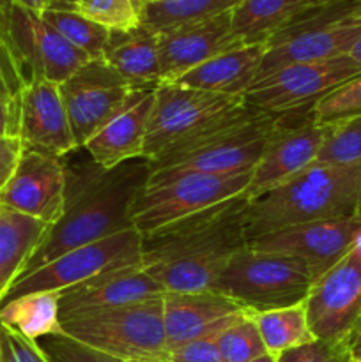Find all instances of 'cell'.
<instances>
[{
    "instance_id": "35",
    "label": "cell",
    "mask_w": 361,
    "mask_h": 362,
    "mask_svg": "<svg viewBox=\"0 0 361 362\" xmlns=\"http://www.w3.org/2000/svg\"><path fill=\"white\" fill-rule=\"evenodd\" d=\"M357 113H361V73L322 98L310 115L314 122L329 124Z\"/></svg>"
},
{
    "instance_id": "4",
    "label": "cell",
    "mask_w": 361,
    "mask_h": 362,
    "mask_svg": "<svg viewBox=\"0 0 361 362\" xmlns=\"http://www.w3.org/2000/svg\"><path fill=\"white\" fill-rule=\"evenodd\" d=\"M278 122V115L244 103L200 136L152 161L147 184L190 173L232 175L251 172Z\"/></svg>"
},
{
    "instance_id": "31",
    "label": "cell",
    "mask_w": 361,
    "mask_h": 362,
    "mask_svg": "<svg viewBox=\"0 0 361 362\" xmlns=\"http://www.w3.org/2000/svg\"><path fill=\"white\" fill-rule=\"evenodd\" d=\"M25 83L27 78L0 34V138H20V110Z\"/></svg>"
},
{
    "instance_id": "38",
    "label": "cell",
    "mask_w": 361,
    "mask_h": 362,
    "mask_svg": "<svg viewBox=\"0 0 361 362\" xmlns=\"http://www.w3.org/2000/svg\"><path fill=\"white\" fill-rule=\"evenodd\" d=\"M0 345L4 362H52L39 343L28 341L6 327H0Z\"/></svg>"
},
{
    "instance_id": "12",
    "label": "cell",
    "mask_w": 361,
    "mask_h": 362,
    "mask_svg": "<svg viewBox=\"0 0 361 362\" xmlns=\"http://www.w3.org/2000/svg\"><path fill=\"white\" fill-rule=\"evenodd\" d=\"M0 34L16 57L25 78L64 83L88 57L66 41L41 14L6 0L0 9Z\"/></svg>"
},
{
    "instance_id": "25",
    "label": "cell",
    "mask_w": 361,
    "mask_h": 362,
    "mask_svg": "<svg viewBox=\"0 0 361 362\" xmlns=\"http://www.w3.org/2000/svg\"><path fill=\"white\" fill-rule=\"evenodd\" d=\"M103 60L133 87H158L161 81L158 32L147 25L127 32H110Z\"/></svg>"
},
{
    "instance_id": "32",
    "label": "cell",
    "mask_w": 361,
    "mask_h": 362,
    "mask_svg": "<svg viewBox=\"0 0 361 362\" xmlns=\"http://www.w3.org/2000/svg\"><path fill=\"white\" fill-rule=\"evenodd\" d=\"M214 339L219 356L225 362H250L268 352L250 311L241 313L236 320L223 327Z\"/></svg>"
},
{
    "instance_id": "41",
    "label": "cell",
    "mask_w": 361,
    "mask_h": 362,
    "mask_svg": "<svg viewBox=\"0 0 361 362\" xmlns=\"http://www.w3.org/2000/svg\"><path fill=\"white\" fill-rule=\"evenodd\" d=\"M347 343H349V350H350V356H353V361L361 362V315L360 318H357L350 336L347 338Z\"/></svg>"
},
{
    "instance_id": "22",
    "label": "cell",
    "mask_w": 361,
    "mask_h": 362,
    "mask_svg": "<svg viewBox=\"0 0 361 362\" xmlns=\"http://www.w3.org/2000/svg\"><path fill=\"white\" fill-rule=\"evenodd\" d=\"M165 296L163 286L142 265L115 269L60 292V317L81 311L127 306Z\"/></svg>"
},
{
    "instance_id": "36",
    "label": "cell",
    "mask_w": 361,
    "mask_h": 362,
    "mask_svg": "<svg viewBox=\"0 0 361 362\" xmlns=\"http://www.w3.org/2000/svg\"><path fill=\"white\" fill-rule=\"evenodd\" d=\"M38 343L52 362H124L108 354L81 345L62 332L55 336H46Z\"/></svg>"
},
{
    "instance_id": "34",
    "label": "cell",
    "mask_w": 361,
    "mask_h": 362,
    "mask_svg": "<svg viewBox=\"0 0 361 362\" xmlns=\"http://www.w3.org/2000/svg\"><path fill=\"white\" fill-rule=\"evenodd\" d=\"M331 124L315 165H356L361 163V113Z\"/></svg>"
},
{
    "instance_id": "9",
    "label": "cell",
    "mask_w": 361,
    "mask_h": 362,
    "mask_svg": "<svg viewBox=\"0 0 361 362\" xmlns=\"http://www.w3.org/2000/svg\"><path fill=\"white\" fill-rule=\"evenodd\" d=\"M244 98L212 94L173 83H159L154 92L144 158L156 161L188 144L244 105Z\"/></svg>"
},
{
    "instance_id": "2",
    "label": "cell",
    "mask_w": 361,
    "mask_h": 362,
    "mask_svg": "<svg viewBox=\"0 0 361 362\" xmlns=\"http://www.w3.org/2000/svg\"><path fill=\"white\" fill-rule=\"evenodd\" d=\"M246 194L144 239L142 267L166 292H205L234 255L248 247Z\"/></svg>"
},
{
    "instance_id": "16",
    "label": "cell",
    "mask_w": 361,
    "mask_h": 362,
    "mask_svg": "<svg viewBox=\"0 0 361 362\" xmlns=\"http://www.w3.org/2000/svg\"><path fill=\"white\" fill-rule=\"evenodd\" d=\"M304 308L315 339L347 341L361 315V258L349 251L315 279Z\"/></svg>"
},
{
    "instance_id": "30",
    "label": "cell",
    "mask_w": 361,
    "mask_h": 362,
    "mask_svg": "<svg viewBox=\"0 0 361 362\" xmlns=\"http://www.w3.org/2000/svg\"><path fill=\"white\" fill-rule=\"evenodd\" d=\"M41 18L55 28L69 45L84 52L88 59H103L110 39V30L78 13L74 7L52 6L42 11Z\"/></svg>"
},
{
    "instance_id": "11",
    "label": "cell",
    "mask_w": 361,
    "mask_h": 362,
    "mask_svg": "<svg viewBox=\"0 0 361 362\" xmlns=\"http://www.w3.org/2000/svg\"><path fill=\"white\" fill-rule=\"evenodd\" d=\"M361 73L349 55L319 62L289 64L258 78L244 95L246 105L271 115H301L322 98Z\"/></svg>"
},
{
    "instance_id": "17",
    "label": "cell",
    "mask_w": 361,
    "mask_h": 362,
    "mask_svg": "<svg viewBox=\"0 0 361 362\" xmlns=\"http://www.w3.org/2000/svg\"><path fill=\"white\" fill-rule=\"evenodd\" d=\"M360 232L361 218L357 216L324 219L264 233L251 239L248 247L303 258L317 279L349 253Z\"/></svg>"
},
{
    "instance_id": "45",
    "label": "cell",
    "mask_w": 361,
    "mask_h": 362,
    "mask_svg": "<svg viewBox=\"0 0 361 362\" xmlns=\"http://www.w3.org/2000/svg\"><path fill=\"white\" fill-rule=\"evenodd\" d=\"M350 251H353L356 257L361 258V232L357 233L356 239H354V244H353V247H350Z\"/></svg>"
},
{
    "instance_id": "19",
    "label": "cell",
    "mask_w": 361,
    "mask_h": 362,
    "mask_svg": "<svg viewBox=\"0 0 361 362\" xmlns=\"http://www.w3.org/2000/svg\"><path fill=\"white\" fill-rule=\"evenodd\" d=\"M21 147L66 158L78 151L60 85L34 78L25 83L20 110Z\"/></svg>"
},
{
    "instance_id": "1",
    "label": "cell",
    "mask_w": 361,
    "mask_h": 362,
    "mask_svg": "<svg viewBox=\"0 0 361 362\" xmlns=\"http://www.w3.org/2000/svg\"><path fill=\"white\" fill-rule=\"evenodd\" d=\"M149 177L151 163L145 158L131 159L110 170L96 165L91 158L81 165H71L66 158L64 212L45 233L20 278L67 251L130 228L131 211Z\"/></svg>"
},
{
    "instance_id": "39",
    "label": "cell",
    "mask_w": 361,
    "mask_h": 362,
    "mask_svg": "<svg viewBox=\"0 0 361 362\" xmlns=\"http://www.w3.org/2000/svg\"><path fill=\"white\" fill-rule=\"evenodd\" d=\"M168 362H225L219 356L214 336L193 339L190 343L168 350Z\"/></svg>"
},
{
    "instance_id": "46",
    "label": "cell",
    "mask_w": 361,
    "mask_h": 362,
    "mask_svg": "<svg viewBox=\"0 0 361 362\" xmlns=\"http://www.w3.org/2000/svg\"><path fill=\"white\" fill-rule=\"evenodd\" d=\"M80 0H52V4L55 6H66V7H74Z\"/></svg>"
},
{
    "instance_id": "13",
    "label": "cell",
    "mask_w": 361,
    "mask_h": 362,
    "mask_svg": "<svg viewBox=\"0 0 361 362\" xmlns=\"http://www.w3.org/2000/svg\"><path fill=\"white\" fill-rule=\"evenodd\" d=\"M331 127V124L314 122L310 113L280 117L260 159L251 170L248 200L262 197L315 165Z\"/></svg>"
},
{
    "instance_id": "27",
    "label": "cell",
    "mask_w": 361,
    "mask_h": 362,
    "mask_svg": "<svg viewBox=\"0 0 361 362\" xmlns=\"http://www.w3.org/2000/svg\"><path fill=\"white\" fill-rule=\"evenodd\" d=\"M0 327L35 343L60 334V293L34 292L0 304Z\"/></svg>"
},
{
    "instance_id": "29",
    "label": "cell",
    "mask_w": 361,
    "mask_h": 362,
    "mask_svg": "<svg viewBox=\"0 0 361 362\" xmlns=\"http://www.w3.org/2000/svg\"><path fill=\"white\" fill-rule=\"evenodd\" d=\"M241 0H145L144 25L156 32L236 9Z\"/></svg>"
},
{
    "instance_id": "15",
    "label": "cell",
    "mask_w": 361,
    "mask_h": 362,
    "mask_svg": "<svg viewBox=\"0 0 361 362\" xmlns=\"http://www.w3.org/2000/svg\"><path fill=\"white\" fill-rule=\"evenodd\" d=\"M66 204V158L21 148L20 159L6 186L0 189V207L52 226Z\"/></svg>"
},
{
    "instance_id": "21",
    "label": "cell",
    "mask_w": 361,
    "mask_h": 362,
    "mask_svg": "<svg viewBox=\"0 0 361 362\" xmlns=\"http://www.w3.org/2000/svg\"><path fill=\"white\" fill-rule=\"evenodd\" d=\"M156 87L134 88L126 105L84 145L81 151L101 168L144 158Z\"/></svg>"
},
{
    "instance_id": "47",
    "label": "cell",
    "mask_w": 361,
    "mask_h": 362,
    "mask_svg": "<svg viewBox=\"0 0 361 362\" xmlns=\"http://www.w3.org/2000/svg\"><path fill=\"white\" fill-rule=\"evenodd\" d=\"M127 362H168L163 359H145V361H127Z\"/></svg>"
},
{
    "instance_id": "7",
    "label": "cell",
    "mask_w": 361,
    "mask_h": 362,
    "mask_svg": "<svg viewBox=\"0 0 361 362\" xmlns=\"http://www.w3.org/2000/svg\"><path fill=\"white\" fill-rule=\"evenodd\" d=\"M251 172L232 175L190 173L147 184L131 211V226L142 239L186 223L204 212L244 197Z\"/></svg>"
},
{
    "instance_id": "33",
    "label": "cell",
    "mask_w": 361,
    "mask_h": 362,
    "mask_svg": "<svg viewBox=\"0 0 361 362\" xmlns=\"http://www.w3.org/2000/svg\"><path fill=\"white\" fill-rule=\"evenodd\" d=\"M74 9L110 32H127L144 25L145 0H80Z\"/></svg>"
},
{
    "instance_id": "44",
    "label": "cell",
    "mask_w": 361,
    "mask_h": 362,
    "mask_svg": "<svg viewBox=\"0 0 361 362\" xmlns=\"http://www.w3.org/2000/svg\"><path fill=\"white\" fill-rule=\"evenodd\" d=\"M250 362H278V356H275V354H271V352H265V354H262V356L255 357V359Z\"/></svg>"
},
{
    "instance_id": "42",
    "label": "cell",
    "mask_w": 361,
    "mask_h": 362,
    "mask_svg": "<svg viewBox=\"0 0 361 362\" xmlns=\"http://www.w3.org/2000/svg\"><path fill=\"white\" fill-rule=\"evenodd\" d=\"M13 2L38 14H41L42 11H46L52 6V0H13Z\"/></svg>"
},
{
    "instance_id": "20",
    "label": "cell",
    "mask_w": 361,
    "mask_h": 362,
    "mask_svg": "<svg viewBox=\"0 0 361 362\" xmlns=\"http://www.w3.org/2000/svg\"><path fill=\"white\" fill-rule=\"evenodd\" d=\"M163 325L168 350L204 336H216L246 310L212 290L166 292L161 297Z\"/></svg>"
},
{
    "instance_id": "26",
    "label": "cell",
    "mask_w": 361,
    "mask_h": 362,
    "mask_svg": "<svg viewBox=\"0 0 361 362\" xmlns=\"http://www.w3.org/2000/svg\"><path fill=\"white\" fill-rule=\"evenodd\" d=\"M50 225L0 207V300L20 278Z\"/></svg>"
},
{
    "instance_id": "14",
    "label": "cell",
    "mask_w": 361,
    "mask_h": 362,
    "mask_svg": "<svg viewBox=\"0 0 361 362\" xmlns=\"http://www.w3.org/2000/svg\"><path fill=\"white\" fill-rule=\"evenodd\" d=\"M137 87L124 80L103 59H92L60 83L71 131L78 148L126 105Z\"/></svg>"
},
{
    "instance_id": "3",
    "label": "cell",
    "mask_w": 361,
    "mask_h": 362,
    "mask_svg": "<svg viewBox=\"0 0 361 362\" xmlns=\"http://www.w3.org/2000/svg\"><path fill=\"white\" fill-rule=\"evenodd\" d=\"M361 193V163L311 165L289 182L248 200L244 228L255 237L304 223L356 216Z\"/></svg>"
},
{
    "instance_id": "24",
    "label": "cell",
    "mask_w": 361,
    "mask_h": 362,
    "mask_svg": "<svg viewBox=\"0 0 361 362\" xmlns=\"http://www.w3.org/2000/svg\"><path fill=\"white\" fill-rule=\"evenodd\" d=\"M335 2L340 0H241L232 11L234 34L243 45H268L283 28Z\"/></svg>"
},
{
    "instance_id": "10",
    "label": "cell",
    "mask_w": 361,
    "mask_h": 362,
    "mask_svg": "<svg viewBox=\"0 0 361 362\" xmlns=\"http://www.w3.org/2000/svg\"><path fill=\"white\" fill-rule=\"evenodd\" d=\"M144 239L130 226L101 240L76 247L16 279L0 304L34 292H64L115 269L142 265Z\"/></svg>"
},
{
    "instance_id": "50",
    "label": "cell",
    "mask_w": 361,
    "mask_h": 362,
    "mask_svg": "<svg viewBox=\"0 0 361 362\" xmlns=\"http://www.w3.org/2000/svg\"><path fill=\"white\" fill-rule=\"evenodd\" d=\"M0 346H2V345H0ZM0 362H4V357L2 356H0Z\"/></svg>"
},
{
    "instance_id": "8",
    "label": "cell",
    "mask_w": 361,
    "mask_h": 362,
    "mask_svg": "<svg viewBox=\"0 0 361 362\" xmlns=\"http://www.w3.org/2000/svg\"><path fill=\"white\" fill-rule=\"evenodd\" d=\"M360 37L361 0H340L306 14L269 39L258 78L289 64L349 55Z\"/></svg>"
},
{
    "instance_id": "23",
    "label": "cell",
    "mask_w": 361,
    "mask_h": 362,
    "mask_svg": "<svg viewBox=\"0 0 361 362\" xmlns=\"http://www.w3.org/2000/svg\"><path fill=\"white\" fill-rule=\"evenodd\" d=\"M264 53V42L237 46L205 60L170 83L212 94L244 98L251 85L257 81Z\"/></svg>"
},
{
    "instance_id": "28",
    "label": "cell",
    "mask_w": 361,
    "mask_h": 362,
    "mask_svg": "<svg viewBox=\"0 0 361 362\" xmlns=\"http://www.w3.org/2000/svg\"><path fill=\"white\" fill-rule=\"evenodd\" d=\"M251 315H253L265 350L275 356H280L285 350L306 345L315 339L308 324L304 303Z\"/></svg>"
},
{
    "instance_id": "51",
    "label": "cell",
    "mask_w": 361,
    "mask_h": 362,
    "mask_svg": "<svg viewBox=\"0 0 361 362\" xmlns=\"http://www.w3.org/2000/svg\"><path fill=\"white\" fill-rule=\"evenodd\" d=\"M0 356H2V346H0Z\"/></svg>"
},
{
    "instance_id": "43",
    "label": "cell",
    "mask_w": 361,
    "mask_h": 362,
    "mask_svg": "<svg viewBox=\"0 0 361 362\" xmlns=\"http://www.w3.org/2000/svg\"><path fill=\"white\" fill-rule=\"evenodd\" d=\"M349 57L354 60V62H357V64H360V66H361V37L357 39L356 45H354L353 48H350Z\"/></svg>"
},
{
    "instance_id": "48",
    "label": "cell",
    "mask_w": 361,
    "mask_h": 362,
    "mask_svg": "<svg viewBox=\"0 0 361 362\" xmlns=\"http://www.w3.org/2000/svg\"><path fill=\"white\" fill-rule=\"evenodd\" d=\"M356 216L361 218V193H360V200H357V209H356Z\"/></svg>"
},
{
    "instance_id": "40",
    "label": "cell",
    "mask_w": 361,
    "mask_h": 362,
    "mask_svg": "<svg viewBox=\"0 0 361 362\" xmlns=\"http://www.w3.org/2000/svg\"><path fill=\"white\" fill-rule=\"evenodd\" d=\"M20 138H0V189L6 186L21 154Z\"/></svg>"
},
{
    "instance_id": "5",
    "label": "cell",
    "mask_w": 361,
    "mask_h": 362,
    "mask_svg": "<svg viewBox=\"0 0 361 362\" xmlns=\"http://www.w3.org/2000/svg\"><path fill=\"white\" fill-rule=\"evenodd\" d=\"M60 327L74 341L124 362L168 357L161 297L60 317Z\"/></svg>"
},
{
    "instance_id": "6",
    "label": "cell",
    "mask_w": 361,
    "mask_h": 362,
    "mask_svg": "<svg viewBox=\"0 0 361 362\" xmlns=\"http://www.w3.org/2000/svg\"><path fill=\"white\" fill-rule=\"evenodd\" d=\"M315 278L303 258L244 247L227 264L212 292L250 313L304 303Z\"/></svg>"
},
{
    "instance_id": "18",
    "label": "cell",
    "mask_w": 361,
    "mask_h": 362,
    "mask_svg": "<svg viewBox=\"0 0 361 362\" xmlns=\"http://www.w3.org/2000/svg\"><path fill=\"white\" fill-rule=\"evenodd\" d=\"M243 46L234 34L232 11L158 32L161 81L170 83L205 60Z\"/></svg>"
},
{
    "instance_id": "49",
    "label": "cell",
    "mask_w": 361,
    "mask_h": 362,
    "mask_svg": "<svg viewBox=\"0 0 361 362\" xmlns=\"http://www.w3.org/2000/svg\"><path fill=\"white\" fill-rule=\"evenodd\" d=\"M6 4V0H0V9H2V6Z\"/></svg>"
},
{
    "instance_id": "37",
    "label": "cell",
    "mask_w": 361,
    "mask_h": 362,
    "mask_svg": "<svg viewBox=\"0 0 361 362\" xmlns=\"http://www.w3.org/2000/svg\"><path fill=\"white\" fill-rule=\"evenodd\" d=\"M278 362H354L347 341H324L314 339L306 345L285 350Z\"/></svg>"
}]
</instances>
